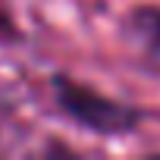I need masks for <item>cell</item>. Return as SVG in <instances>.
Instances as JSON below:
<instances>
[{
  "label": "cell",
  "mask_w": 160,
  "mask_h": 160,
  "mask_svg": "<svg viewBox=\"0 0 160 160\" xmlns=\"http://www.w3.org/2000/svg\"><path fill=\"white\" fill-rule=\"evenodd\" d=\"M53 91L60 107L85 129H94L101 135H122L129 129H135L141 122V113L129 104L110 101L78 82H69V78H53Z\"/></svg>",
  "instance_id": "6da1fadb"
},
{
  "label": "cell",
  "mask_w": 160,
  "mask_h": 160,
  "mask_svg": "<svg viewBox=\"0 0 160 160\" xmlns=\"http://www.w3.org/2000/svg\"><path fill=\"white\" fill-rule=\"evenodd\" d=\"M126 41L135 50V60L160 78V10L138 7L126 19Z\"/></svg>",
  "instance_id": "7a4b0ae2"
}]
</instances>
